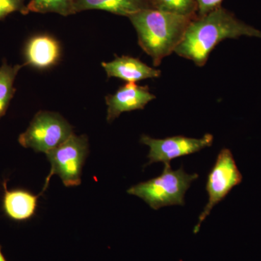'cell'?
<instances>
[{"instance_id":"1","label":"cell","mask_w":261,"mask_h":261,"mask_svg":"<svg viewBox=\"0 0 261 261\" xmlns=\"http://www.w3.org/2000/svg\"><path fill=\"white\" fill-rule=\"evenodd\" d=\"M241 37L261 39V31L242 21L221 6L205 15L192 19L174 51L202 67L218 44L227 39Z\"/></svg>"},{"instance_id":"2","label":"cell","mask_w":261,"mask_h":261,"mask_svg":"<svg viewBox=\"0 0 261 261\" xmlns=\"http://www.w3.org/2000/svg\"><path fill=\"white\" fill-rule=\"evenodd\" d=\"M196 16L175 14L151 8L128 17L137 31L139 44L159 66L181 42L187 27Z\"/></svg>"},{"instance_id":"3","label":"cell","mask_w":261,"mask_h":261,"mask_svg":"<svg viewBox=\"0 0 261 261\" xmlns=\"http://www.w3.org/2000/svg\"><path fill=\"white\" fill-rule=\"evenodd\" d=\"M198 177L197 173L190 174L182 167L173 170L171 164H166L159 176L130 187L127 193L140 197L153 210L166 206L185 205V194Z\"/></svg>"},{"instance_id":"4","label":"cell","mask_w":261,"mask_h":261,"mask_svg":"<svg viewBox=\"0 0 261 261\" xmlns=\"http://www.w3.org/2000/svg\"><path fill=\"white\" fill-rule=\"evenodd\" d=\"M89 152L88 139L86 135L73 134L56 148L47 152L50 172L46 178L42 192L45 191L53 175H58L67 187H77L82 183V168Z\"/></svg>"},{"instance_id":"5","label":"cell","mask_w":261,"mask_h":261,"mask_svg":"<svg viewBox=\"0 0 261 261\" xmlns=\"http://www.w3.org/2000/svg\"><path fill=\"white\" fill-rule=\"evenodd\" d=\"M73 134V127L59 113L42 111L35 115L18 142L25 148L47 154Z\"/></svg>"},{"instance_id":"6","label":"cell","mask_w":261,"mask_h":261,"mask_svg":"<svg viewBox=\"0 0 261 261\" xmlns=\"http://www.w3.org/2000/svg\"><path fill=\"white\" fill-rule=\"evenodd\" d=\"M242 181L243 175L237 166L232 152L228 148L221 149L207 176L205 189L208 195V201L199 216L194 233L200 231L201 224L210 215L215 206L224 200L233 187L238 186Z\"/></svg>"},{"instance_id":"7","label":"cell","mask_w":261,"mask_h":261,"mask_svg":"<svg viewBox=\"0 0 261 261\" xmlns=\"http://www.w3.org/2000/svg\"><path fill=\"white\" fill-rule=\"evenodd\" d=\"M213 142L214 136L211 134H206L200 139L184 136L154 139L147 135H142L140 139L141 143L149 147L147 155L149 162L146 166L154 163L171 164L170 163L173 159L196 153L206 147H211Z\"/></svg>"},{"instance_id":"8","label":"cell","mask_w":261,"mask_h":261,"mask_svg":"<svg viewBox=\"0 0 261 261\" xmlns=\"http://www.w3.org/2000/svg\"><path fill=\"white\" fill-rule=\"evenodd\" d=\"M147 87L135 83H127L118 89L116 93L106 97L108 106L107 121L111 123L121 113L142 110L150 101L155 99Z\"/></svg>"},{"instance_id":"9","label":"cell","mask_w":261,"mask_h":261,"mask_svg":"<svg viewBox=\"0 0 261 261\" xmlns=\"http://www.w3.org/2000/svg\"><path fill=\"white\" fill-rule=\"evenodd\" d=\"M61 53V45L55 38L47 34L34 36L24 49L25 64L39 70L47 69L58 63Z\"/></svg>"},{"instance_id":"10","label":"cell","mask_w":261,"mask_h":261,"mask_svg":"<svg viewBox=\"0 0 261 261\" xmlns=\"http://www.w3.org/2000/svg\"><path fill=\"white\" fill-rule=\"evenodd\" d=\"M108 78L116 77L128 82L135 83L147 79L161 76V70L146 65L138 58L129 56L116 57L113 61L102 63Z\"/></svg>"},{"instance_id":"11","label":"cell","mask_w":261,"mask_h":261,"mask_svg":"<svg viewBox=\"0 0 261 261\" xmlns=\"http://www.w3.org/2000/svg\"><path fill=\"white\" fill-rule=\"evenodd\" d=\"M3 186V209L5 214L17 221L32 219L37 211L39 196L24 190H8L6 182Z\"/></svg>"},{"instance_id":"12","label":"cell","mask_w":261,"mask_h":261,"mask_svg":"<svg viewBox=\"0 0 261 261\" xmlns=\"http://www.w3.org/2000/svg\"><path fill=\"white\" fill-rule=\"evenodd\" d=\"M154 8L151 0H76L75 13L89 10H104L129 17L141 10Z\"/></svg>"},{"instance_id":"13","label":"cell","mask_w":261,"mask_h":261,"mask_svg":"<svg viewBox=\"0 0 261 261\" xmlns=\"http://www.w3.org/2000/svg\"><path fill=\"white\" fill-rule=\"evenodd\" d=\"M23 65L11 66L4 61L0 67V118L6 113L10 101L14 95L15 89L13 84L19 70L23 68Z\"/></svg>"},{"instance_id":"14","label":"cell","mask_w":261,"mask_h":261,"mask_svg":"<svg viewBox=\"0 0 261 261\" xmlns=\"http://www.w3.org/2000/svg\"><path fill=\"white\" fill-rule=\"evenodd\" d=\"M76 0H31L27 8L29 12L39 13H57L68 16L75 14Z\"/></svg>"},{"instance_id":"15","label":"cell","mask_w":261,"mask_h":261,"mask_svg":"<svg viewBox=\"0 0 261 261\" xmlns=\"http://www.w3.org/2000/svg\"><path fill=\"white\" fill-rule=\"evenodd\" d=\"M154 8L175 14L197 16L196 0H153Z\"/></svg>"},{"instance_id":"16","label":"cell","mask_w":261,"mask_h":261,"mask_svg":"<svg viewBox=\"0 0 261 261\" xmlns=\"http://www.w3.org/2000/svg\"><path fill=\"white\" fill-rule=\"evenodd\" d=\"M15 12H20L24 15L29 13L25 0H0V20Z\"/></svg>"},{"instance_id":"17","label":"cell","mask_w":261,"mask_h":261,"mask_svg":"<svg viewBox=\"0 0 261 261\" xmlns=\"http://www.w3.org/2000/svg\"><path fill=\"white\" fill-rule=\"evenodd\" d=\"M223 1L224 0H196L197 16H202L219 8Z\"/></svg>"},{"instance_id":"18","label":"cell","mask_w":261,"mask_h":261,"mask_svg":"<svg viewBox=\"0 0 261 261\" xmlns=\"http://www.w3.org/2000/svg\"><path fill=\"white\" fill-rule=\"evenodd\" d=\"M0 261H7L3 252H2L1 247H0Z\"/></svg>"},{"instance_id":"19","label":"cell","mask_w":261,"mask_h":261,"mask_svg":"<svg viewBox=\"0 0 261 261\" xmlns=\"http://www.w3.org/2000/svg\"><path fill=\"white\" fill-rule=\"evenodd\" d=\"M151 1H152V2H153V0H151Z\"/></svg>"}]
</instances>
